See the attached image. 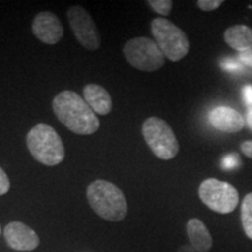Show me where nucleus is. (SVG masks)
<instances>
[{
    "label": "nucleus",
    "instance_id": "f257e3e1",
    "mask_svg": "<svg viewBox=\"0 0 252 252\" xmlns=\"http://www.w3.org/2000/svg\"><path fill=\"white\" fill-rule=\"evenodd\" d=\"M52 105L59 121L74 133L89 135L98 131V117L83 97L75 91H61L54 97Z\"/></svg>",
    "mask_w": 252,
    "mask_h": 252
},
{
    "label": "nucleus",
    "instance_id": "f03ea898",
    "mask_svg": "<svg viewBox=\"0 0 252 252\" xmlns=\"http://www.w3.org/2000/svg\"><path fill=\"white\" fill-rule=\"evenodd\" d=\"M87 198L90 207L99 217L121 222L127 215V201L123 191L112 182L96 180L88 186Z\"/></svg>",
    "mask_w": 252,
    "mask_h": 252
},
{
    "label": "nucleus",
    "instance_id": "7ed1b4c3",
    "mask_svg": "<svg viewBox=\"0 0 252 252\" xmlns=\"http://www.w3.org/2000/svg\"><path fill=\"white\" fill-rule=\"evenodd\" d=\"M28 151L40 163L56 166L64 159L65 151L61 137L48 124H36L27 133Z\"/></svg>",
    "mask_w": 252,
    "mask_h": 252
},
{
    "label": "nucleus",
    "instance_id": "20e7f679",
    "mask_svg": "<svg viewBox=\"0 0 252 252\" xmlns=\"http://www.w3.org/2000/svg\"><path fill=\"white\" fill-rule=\"evenodd\" d=\"M151 31L154 41L165 58L173 62H178L188 54L190 43L187 35L180 27L165 18H156L151 23Z\"/></svg>",
    "mask_w": 252,
    "mask_h": 252
},
{
    "label": "nucleus",
    "instance_id": "39448f33",
    "mask_svg": "<svg viewBox=\"0 0 252 252\" xmlns=\"http://www.w3.org/2000/svg\"><path fill=\"white\" fill-rule=\"evenodd\" d=\"M143 135L153 154L159 159L171 160L179 153V141L168 123L150 117L143 124Z\"/></svg>",
    "mask_w": 252,
    "mask_h": 252
},
{
    "label": "nucleus",
    "instance_id": "423d86ee",
    "mask_svg": "<svg viewBox=\"0 0 252 252\" xmlns=\"http://www.w3.org/2000/svg\"><path fill=\"white\" fill-rule=\"evenodd\" d=\"M123 54L132 67L140 71H157L165 64V55L156 41L145 36L128 40Z\"/></svg>",
    "mask_w": 252,
    "mask_h": 252
},
{
    "label": "nucleus",
    "instance_id": "0eeeda50",
    "mask_svg": "<svg viewBox=\"0 0 252 252\" xmlns=\"http://www.w3.org/2000/svg\"><path fill=\"white\" fill-rule=\"evenodd\" d=\"M198 196L210 210L219 214L234 212L239 202L237 189L229 182L217 179H207L201 182Z\"/></svg>",
    "mask_w": 252,
    "mask_h": 252
},
{
    "label": "nucleus",
    "instance_id": "6e6552de",
    "mask_svg": "<svg viewBox=\"0 0 252 252\" xmlns=\"http://www.w3.org/2000/svg\"><path fill=\"white\" fill-rule=\"evenodd\" d=\"M67 17L69 25L78 42L88 50H97L100 47L99 32L91 15L81 6H71Z\"/></svg>",
    "mask_w": 252,
    "mask_h": 252
},
{
    "label": "nucleus",
    "instance_id": "1a4fd4ad",
    "mask_svg": "<svg viewBox=\"0 0 252 252\" xmlns=\"http://www.w3.org/2000/svg\"><path fill=\"white\" fill-rule=\"evenodd\" d=\"M4 236L8 247L17 251H33L40 244V238L36 232L18 220L6 225Z\"/></svg>",
    "mask_w": 252,
    "mask_h": 252
},
{
    "label": "nucleus",
    "instance_id": "9d476101",
    "mask_svg": "<svg viewBox=\"0 0 252 252\" xmlns=\"http://www.w3.org/2000/svg\"><path fill=\"white\" fill-rule=\"evenodd\" d=\"M34 35L46 45H56L63 37V27L58 15L53 12H41L32 24Z\"/></svg>",
    "mask_w": 252,
    "mask_h": 252
},
{
    "label": "nucleus",
    "instance_id": "9b49d317",
    "mask_svg": "<svg viewBox=\"0 0 252 252\" xmlns=\"http://www.w3.org/2000/svg\"><path fill=\"white\" fill-rule=\"evenodd\" d=\"M209 121L216 130L236 133L244 127V118L238 111L229 106H217L209 113Z\"/></svg>",
    "mask_w": 252,
    "mask_h": 252
},
{
    "label": "nucleus",
    "instance_id": "f8f14e48",
    "mask_svg": "<svg viewBox=\"0 0 252 252\" xmlns=\"http://www.w3.org/2000/svg\"><path fill=\"white\" fill-rule=\"evenodd\" d=\"M83 98L96 115L105 116L111 112V96L108 90L98 84H87L83 88Z\"/></svg>",
    "mask_w": 252,
    "mask_h": 252
},
{
    "label": "nucleus",
    "instance_id": "ddd939ff",
    "mask_svg": "<svg viewBox=\"0 0 252 252\" xmlns=\"http://www.w3.org/2000/svg\"><path fill=\"white\" fill-rule=\"evenodd\" d=\"M186 229L190 245L197 252H208L212 249L213 237L202 220L198 219L189 220Z\"/></svg>",
    "mask_w": 252,
    "mask_h": 252
},
{
    "label": "nucleus",
    "instance_id": "4468645a",
    "mask_svg": "<svg viewBox=\"0 0 252 252\" xmlns=\"http://www.w3.org/2000/svg\"><path fill=\"white\" fill-rule=\"evenodd\" d=\"M224 40L232 49L247 52L252 49V30L245 25H235L225 31Z\"/></svg>",
    "mask_w": 252,
    "mask_h": 252
},
{
    "label": "nucleus",
    "instance_id": "2eb2a0df",
    "mask_svg": "<svg viewBox=\"0 0 252 252\" xmlns=\"http://www.w3.org/2000/svg\"><path fill=\"white\" fill-rule=\"evenodd\" d=\"M241 219L245 235L252 239V193L248 194L242 202Z\"/></svg>",
    "mask_w": 252,
    "mask_h": 252
},
{
    "label": "nucleus",
    "instance_id": "dca6fc26",
    "mask_svg": "<svg viewBox=\"0 0 252 252\" xmlns=\"http://www.w3.org/2000/svg\"><path fill=\"white\" fill-rule=\"evenodd\" d=\"M147 4L150 5V7L152 8L156 13L162 15V17H166V15L171 13L173 8L172 0H149Z\"/></svg>",
    "mask_w": 252,
    "mask_h": 252
},
{
    "label": "nucleus",
    "instance_id": "f3484780",
    "mask_svg": "<svg viewBox=\"0 0 252 252\" xmlns=\"http://www.w3.org/2000/svg\"><path fill=\"white\" fill-rule=\"evenodd\" d=\"M220 67L224 69L225 71H229V72L241 71L244 69L243 63L239 61V60H236L232 58H226L224 60H222V62H220Z\"/></svg>",
    "mask_w": 252,
    "mask_h": 252
},
{
    "label": "nucleus",
    "instance_id": "a211bd4d",
    "mask_svg": "<svg viewBox=\"0 0 252 252\" xmlns=\"http://www.w3.org/2000/svg\"><path fill=\"white\" fill-rule=\"evenodd\" d=\"M239 165H241V159L237 153H230L222 159V167L226 171L237 168Z\"/></svg>",
    "mask_w": 252,
    "mask_h": 252
},
{
    "label": "nucleus",
    "instance_id": "6ab92c4d",
    "mask_svg": "<svg viewBox=\"0 0 252 252\" xmlns=\"http://www.w3.org/2000/svg\"><path fill=\"white\" fill-rule=\"evenodd\" d=\"M223 4L222 0H198L197 7L204 12H212Z\"/></svg>",
    "mask_w": 252,
    "mask_h": 252
},
{
    "label": "nucleus",
    "instance_id": "aec40b11",
    "mask_svg": "<svg viewBox=\"0 0 252 252\" xmlns=\"http://www.w3.org/2000/svg\"><path fill=\"white\" fill-rule=\"evenodd\" d=\"M9 187H11V182H9L8 176L4 169L0 167V196L7 193L9 190Z\"/></svg>",
    "mask_w": 252,
    "mask_h": 252
},
{
    "label": "nucleus",
    "instance_id": "412c9836",
    "mask_svg": "<svg viewBox=\"0 0 252 252\" xmlns=\"http://www.w3.org/2000/svg\"><path fill=\"white\" fill-rule=\"evenodd\" d=\"M238 60L243 63V65H248V67L252 68V49H249L247 52L239 53Z\"/></svg>",
    "mask_w": 252,
    "mask_h": 252
},
{
    "label": "nucleus",
    "instance_id": "4be33fe9",
    "mask_svg": "<svg viewBox=\"0 0 252 252\" xmlns=\"http://www.w3.org/2000/svg\"><path fill=\"white\" fill-rule=\"evenodd\" d=\"M243 98L248 105L252 106V87L245 86L243 88Z\"/></svg>",
    "mask_w": 252,
    "mask_h": 252
},
{
    "label": "nucleus",
    "instance_id": "5701e85b",
    "mask_svg": "<svg viewBox=\"0 0 252 252\" xmlns=\"http://www.w3.org/2000/svg\"><path fill=\"white\" fill-rule=\"evenodd\" d=\"M241 150L243 154L252 159V141H244V143H242Z\"/></svg>",
    "mask_w": 252,
    "mask_h": 252
},
{
    "label": "nucleus",
    "instance_id": "b1692460",
    "mask_svg": "<svg viewBox=\"0 0 252 252\" xmlns=\"http://www.w3.org/2000/svg\"><path fill=\"white\" fill-rule=\"evenodd\" d=\"M178 252H197V251L195 250L191 245H182V247L179 248Z\"/></svg>",
    "mask_w": 252,
    "mask_h": 252
},
{
    "label": "nucleus",
    "instance_id": "393cba45",
    "mask_svg": "<svg viewBox=\"0 0 252 252\" xmlns=\"http://www.w3.org/2000/svg\"><path fill=\"white\" fill-rule=\"evenodd\" d=\"M247 122H248L249 127H250L251 130H252V108L248 111V115H247Z\"/></svg>",
    "mask_w": 252,
    "mask_h": 252
},
{
    "label": "nucleus",
    "instance_id": "a878e982",
    "mask_svg": "<svg viewBox=\"0 0 252 252\" xmlns=\"http://www.w3.org/2000/svg\"><path fill=\"white\" fill-rule=\"evenodd\" d=\"M0 234H1V228H0Z\"/></svg>",
    "mask_w": 252,
    "mask_h": 252
}]
</instances>
